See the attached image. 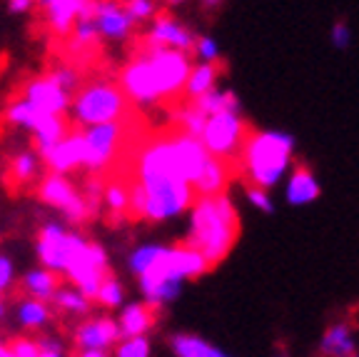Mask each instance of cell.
Wrapping results in <instances>:
<instances>
[{"label":"cell","instance_id":"obj_1","mask_svg":"<svg viewBox=\"0 0 359 357\" xmlns=\"http://www.w3.org/2000/svg\"><path fill=\"white\" fill-rule=\"evenodd\" d=\"M240 238V215L224 193L195 197L190 212V230L185 245L200 252L210 268L230 255Z\"/></svg>","mask_w":359,"mask_h":357},{"label":"cell","instance_id":"obj_2","mask_svg":"<svg viewBox=\"0 0 359 357\" xmlns=\"http://www.w3.org/2000/svg\"><path fill=\"white\" fill-rule=\"evenodd\" d=\"M208 270H210L208 260L197 250H192V247L160 245L155 257L150 260V265L137 275V280H140L142 295L147 297V302L160 307L165 302H172L180 295L185 280L202 278Z\"/></svg>","mask_w":359,"mask_h":357},{"label":"cell","instance_id":"obj_3","mask_svg":"<svg viewBox=\"0 0 359 357\" xmlns=\"http://www.w3.org/2000/svg\"><path fill=\"white\" fill-rule=\"evenodd\" d=\"M294 138L280 130H250L237 157V170L245 175L247 185L275 188L292 165Z\"/></svg>","mask_w":359,"mask_h":357},{"label":"cell","instance_id":"obj_4","mask_svg":"<svg viewBox=\"0 0 359 357\" xmlns=\"http://www.w3.org/2000/svg\"><path fill=\"white\" fill-rule=\"evenodd\" d=\"M128 98L120 90L118 83L107 78L90 80L80 85L70 98V112L73 123L78 128H90V125L118 123L128 115Z\"/></svg>","mask_w":359,"mask_h":357},{"label":"cell","instance_id":"obj_5","mask_svg":"<svg viewBox=\"0 0 359 357\" xmlns=\"http://www.w3.org/2000/svg\"><path fill=\"white\" fill-rule=\"evenodd\" d=\"M62 273L88 300H95L102 278L110 273L107 270V252L100 245H93L85 238H80L78 233H67V252Z\"/></svg>","mask_w":359,"mask_h":357},{"label":"cell","instance_id":"obj_6","mask_svg":"<svg viewBox=\"0 0 359 357\" xmlns=\"http://www.w3.org/2000/svg\"><path fill=\"white\" fill-rule=\"evenodd\" d=\"M247 135H250V128L242 120L240 110H219L215 115H208L200 140L212 157L235 165Z\"/></svg>","mask_w":359,"mask_h":357},{"label":"cell","instance_id":"obj_7","mask_svg":"<svg viewBox=\"0 0 359 357\" xmlns=\"http://www.w3.org/2000/svg\"><path fill=\"white\" fill-rule=\"evenodd\" d=\"M137 183L145 193V205H142L145 220L163 223V220L177 218L195 202V190L182 180H137Z\"/></svg>","mask_w":359,"mask_h":357},{"label":"cell","instance_id":"obj_8","mask_svg":"<svg viewBox=\"0 0 359 357\" xmlns=\"http://www.w3.org/2000/svg\"><path fill=\"white\" fill-rule=\"evenodd\" d=\"M120 90L125 93L130 103L135 105H157V103H163V88H160V80L155 75V67L152 63L147 60L145 51L140 48V53L128 63V65L120 70V78H118Z\"/></svg>","mask_w":359,"mask_h":357},{"label":"cell","instance_id":"obj_9","mask_svg":"<svg viewBox=\"0 0 359 357\" xmlns=\"http://www.w3.org/2000/svg\"><path fill=\"white\" fill-rule=\"evenodd\" d=\"M125 140V123H102V125H90L83 130V168L90 173H102V170L115 160L120 145Z\"/></svg>","mask_w":359,"mask_h":357},{"label":"cell","instance_id":"obj_10","mask_svg":"<svg viewBox=\"0 0 359 357\" xmlns=\"http://www.w3.org/2000/svg\"><path fill=\"white\" fill-rule=\"evenodd\" d=\"M38 183H40L38 195L43 197V202H48L50 207L60 210L70 223H85V220L93 215L85 195L65 178V175L50 173V175H45V178H40Z\"/></svg>","mask_w":359,"mask_h":357},{"label":"cell","instance_id":"obj_11","mask_svg":"<svg viewBox=\"0 0 359 357\" xmlns=\"http://www.w3.org/2000/svg\"><path fill=\"white\" fill-rule=\"evenodd\" d=\"M20 98L28 105H33L43 115H65L70 110V98L73 95L67 93L62 85H57V80L50 73L33 78L25 88H22Z\"/></svg>","mask_w":359,"mask_h":357},{"label":"cell","instance_id":"obj_12","mask_svg":"<svg viewBox=\"0 0 359 357\" xmlns=\"http://www.w3.org/2000/svg\"><path fill=\"white\" fill-rule=\"evenodd\" d=\"M90 11H93V20H95L100 40L123 43L133 35L135 25H137L125 11L123 0H93Z\"/></svg>","mask_w":359,"mask_h":357},{"label":"cell","instance_id":"obj_13","mask_svg":"<svg viewBox=\"0 0 359 357\" xmlns=\"http://www.w3.org/2000/svg\"><path fill=\"white\" fill-rule=\"evenodd\" d=\"M197 35L187 28L185 22L177 20L175 15H168V13H157L150 20V28L145 33V43L150 48H170V51H182L190 53L192 45H195Z\"/></svg>","mask_w":359,"mask_h":357},{"label":"cell","instance_id":"obj_14","mask_svg":"<svg viewBox=\"0 0 359 357\" xmlns=\"http://www.w3.org/2000/svg\"><path fill=\"white\" fill-rule=\"evenodd\" d=\"M83 128H70L60 143H55L50 150L45 152L43 160L50 168V173L67 175L73 173V170L83 168Z\"/></svg>","mask_w":359,"mask_h":357},{"label":"cell","instance_id":"obj_15","mask_svg":"<svg viewBox=\"0 0 359 357\" xmlns=\"http://www.w3.org/2000/svg\"><path fill=\"white\" fill-rule=\"evenodd\" d=\"M93 0H40L38 6L43 8L45 25L53 35L65 38L73 30L75 20L90 8Z\"/></svg>","mask_w":359,"mask_h":357},{"label":"cell","instance_id":"obj_16","mask_svg":"<svg viewBox=\"0 0 359 357\" xmlns=\"http://www.w3.org/2000/svg\"><path fill=\"white\" fill-rule=\"evenodd\" d=\"M120 337V327L112 318H95L75 330V345L80 350H107Z\"/></svg>","mask_w":359,"mask_h":357},{"label":"cell","instance_id":"obj_17","mask_svg":"<svg viewBox=\"0 0 359 357\" xmlns=\"http://www.w3.org/2000/svg\"><path fill=\"white\" fill-rule=\"evenodd\" d=\"M67 252V230L57 223L45 225L38 235V255L40 263L53 273H62Z\"/></svg>","mask_w":359,"mask_h":357},{"label":"cell","instance_id":"obj_18","mask_svg":"<svg viewBox=\"0 0 359 357\" xmlns=\"http://www.w3.org/2000/svg\"><path fill=\"white\" fill-rule=\"evenodd\" d=\"M230 178H232V165H230V162H224V160H219V157L210 155L208 165L202 168V173L197 175V180L192 183L195 197L219 195V193H224V188L230 185Z\"/></svg>","mask_w":359,"mask_h":357},{"label":"cell","instance_id":"obj_19","mask_svg":"<svg viewBox=\"0 0 359 357\" xmlns=\"http://www.w3.org/2000/svg\"><path fill=\"white\" fill-rule=\"evenodd\" d=\"M157 323V307L150 305V302H135V305H128L123 310L118 320L120 335L123 337H137L145 335L155 327Z\"/></svg>","mask_w":359,"mask_h":357},{"label":"cell","instance_id":"obj_20","mask_svg":"<svg viewBox=\"0 0 359 357\" xmlns=\"http://www.w3.org/2000/svg\"><path fill=\"white\" fill-rule=\"evenodd\" d=\"M322 193L320 183L314 178V173L307 165H294L290 180H287V202L290 205H309L312 200H317Z\"/></svg>","mask_w":359,"mask_h":357},{"label":"cell","instance_id":"obj_21","mask_svg":"<svg viewBox=\"0 0 359 357\" xmlns=\"http://www.w3.org/2000/svg\"><path fill=\"white\" fill-rule=\"evenodd\" d=\"M70 130V123L65 120V115H45L30 133H33L35 152L45 155L55 143H60L65 138V133Z\"/></svg>","mask_w":359,"mask_h":357},{"label":"cell","instance_id":"obj_22","mask_svg":"<svg viewBox=\"0 0 359 357\" xmlns=\"http://www.w3.org/2000/svg\"><path fill=\"white\" fill-rule=\"evenodd\" d=\"M354 350H357V340H354V332L347 323H334L322 335L320 352L325 357H347L354 355Z\"/></svg>","mask_w":359,"mask_h":357},{"label":"cell","instance_id":"obj_23","mask_svg":"<svg viewBox=\"0 0 359 357\" xmlns=\"http://www.w3.org/2000/svg\"><path fill=\"white\" fill-rule=\"evenodd\" d=\"M217 78H219V67L215 65V63H192L182 93H185L190 100H195L202 93L217 88Z\"/></svg>","mask_w":359,"mask_h":357},{"label":"cell","instance_id":"obj_24","mask_svg":"<svg viewBox=\"0 0 359 357\" xmlns=\"http://www.w3.org/2000/svg\"><path fill=\"white\" fill-rule=\"evenodd\" d=\"M170 347H172L175 357H232L227 352L217 350L215 345H210L208 340H202L197 335H187V332L170 337Z\"/></svg>","mask_w":359,"mask_h":357},{"label":"cell","instance_id":"obj_25","mask_svg":"<svg viewBox=\"0 0 359 357\" xmlns=\"http://www.w3.org/2000/svg\"><path fill=\"white\" fill-rule=\"evenodd\" d=\"M57 287H60V280H57V275L48 268L30 270V273L22 278V290L40 302H50V297L55 295Z\"/></svg>","mask_w":359,"mask_h":357},{"label":"cell","instance_id":"obj_26","mask_svg":"<svg viewBox=\"0 0 359 357\" xmlns=\"http://www.w3.org/2000/svg\"><path fill=\"white\" fill-rule=\"evenodd\" d=\"M192 105L202 112V115H215L219 110H242V103L232 90H219V88H212L208 93H202L200 98L192 100Z\"/></svg>","mask_w":359,"mask_h":357},{"label":"cell","instance_id":"obj_27","mask_svg":"<svg viewBox=\"0 0 359 357\" xmlns=\"http://www.w3.org/2000/svg\"><path fill=\"white\" fill-rule=\"evenodd\" d=\"M90 6H93V3H90ZM67 35H70V48H73L75 53H88L90 48L100 45V35H97L95 20H93V11H90V8L75 20L73 30Z\"/></svg>","mask_w":359,"mask_h":357},{"label":"cell","instance_id":"obj_28","mask_svg":"<svg viewBox=\"0 0 359 357\" xmlns=\"http://www.w3.org/2000/svg\"><path fill=\"white\" fill-rule=\"evenodd\" d=\"M11 180L18 185H30L35 180H40V155L30 150H20L18 155H13L11 165H8Z\"/></svg>","mask_w":359,"mask_h":357},{"label":"cell","instance_id":"obj_29","mask_svg":"<svg viewBox=\"0 0 359 357\" xmlns=\"http://www.w3.org/2000/svg\"><path fill=\"white\" fill-rule=\"evenodd\" d=\"M43 112H38L33 105H28V103L22 100V98H18V100H13L11 105H8L6 110V120L11 125H15V128H25V130H33L35 125L43 120Z\"/></svg>","mask_w":359,"mask_h":357},{"label":"cell","instance_id":"obj_30","mask_svg":"<svg viewBox=\"0 0 359 357\" xmlns=\"http://www.w3.org/2000/svg\"><path fill=\"white\" fill-rule=\"evenodd\" d=\"M50 302L62 310V313H70V315H85L90 307V300L83 295L80 290H70V287H57L55 295L50 297Z\"/></svg>","mask_w":359,"mask_h":357},{"label":"cell","instance_id":"obj_31","mask_svg":"<svg viewBox=\"0 0 359 357\" xmlns=\"http://www.w3.org/2000/svg\"><path fill=\"white\" fill-rule=\"evenodd\" d=\"M18 320L20 325L25 327H43L48 320H50V313H48V305L35 297H28V300H22L20 310H18Z\"/></svg>","mask_w":359,"mask_h":357},{"label":"cell","instance_id":"obj_32","mask_svg":"<svg viewBox=\"0 0 359 357\" xmlns=\"http://www.w3.org/2000/svg\"><path fill=\"white\" fill-rule=\"evenodd\" d=\"M102 200H105L107 210L112 212V218H128V185L125 183H110L102 190Z\"/></svg>","mask_w":359,"mask_h":357},{"label":"cell","instance_id":"obj_33","mask_svg":"<svg viewBox=\"0 0 359 357\" xmlns=\"http://www.w3.org/2000/svg\"><path fill=\"white\" fill-rule=\"evenodd\" d=\"M95 302H100L105 307H118L123 302V285L118 283V278H112L110 273L102 278L100 287L95 292Z\"/></svg>","mask_w":359,"mask_h":357},{"label":"cell","instance_id":"obj_34","mask_svg":"<svg viewBox=\"0 0 359 357\" xmlns=\"http://www.w3.org/2000/svg\"><path fill=\"white\" fill-rule=\"evenodd\" d=\"M205 120L208 117L202 115L200 110H197L195 105H185L182 110L177 112V125H180V130L182 133H187V135H195V138H200L202 135V128H205Z\"/></svg>","mask_w":359,"mask_h":357},{"label":"cell","instance_id":"obj_35","mask_svg":"<svg viewBox=\"0 0 359 357\" xmlns=\"http://www.w3.org/2000/svg\"><path fill=\"white\" fill-rule=\"evenodd\" d=\"M123 6L135 22H150L157 15L155 0H123Z\"/></svg>","mask_w":359,"mask_h":357},{"label":"cell","instance_id":"obj_36","mask_svg":"<svg viewBox=\"0 0 359 357\" xmlns=\"http://www.w3.org/2000/svg\"><path fill=\"white\" fill-rule=\"evenodd\" d=\"M115 357H150V340L145 335L125 337L123 345L115 347Z\"/></svg>","mask_w":359,"mask_h":357},{"label":"cell","instance_id":"obj_37","mask_svg":"<svg viewBox=\"0 0 359 357\" xmlns=\"http://www.w3.org/2000/svg\"><path fill=\"white\" fill-rule=\"evenodd\" d=\"M197 58V63H217L219 58V45L215 38H210V35H200V38H195V45H192V51Z\"/></svg>","mask_w":359,"mask_h":357},{"label":"cell","instance_id":"obj_38","mask_svg":"<svg viewBox=\"0 0 359 357\" xmlns=\"http://www.w3.org/2000/svg\"><path fill=\"white\" fill-rule=\"evenodd\" d=\"M245 195H247V200H250L255 207H257V210H262V212H275V202H272V197H269V190L257 188V185H247V188H245Z\"/></svg>","mask_w":359,"mask_h":357},{"label":"cell","instance_id":"obj_39","mask_svg":"<svg viewBox=\"0 0 359 357\" xmlns=\"http://www.w3.org/2000/svg\"><path fill=\"white\" fill-rule=\"evenodd\" d=\"M50 75L57 80V85H62V88H65L70 95L80 88V73L75 70V67H70V65L55 67V70H50Z\"/></svg>","mask_w":359,"mask_h":357},{"label":"cell","instance_id":"obj_40","mask_svg":"<svg viewBox=\"0 0 359 357\" xmlns=\"http://www.w3.org/2000/svg\"><path fill=\"white\" fill-rule=\"evenodd\" d=\"M330 40L337 51H347L349 45H352V28L344 20H337L330 28Z\"/></svg>","mask_w":359,"mask_h":357},{"label":"cell","instance_id":"obj_41","mask_svg":"<svg viewBox=\"0 0 359 357\" xmlns=\"http://www.w3.org/2000/svg\"><path fill=\"white\" fill-rule=\"evenodd\" d=\"M8 350H11L13 357H38L40 355L38 340H33V337H15Z\"/></svg>","mask_w":359,"mask_h":357},{"label":"cell","instance_id":"obj_42","mask_svg":"<svg viewBox=\"0 0 359 357\" xmlns=\"http://www.w3.org/2000/svg\"><path fill=\"white\" fill-rule=\"evenodd\" d=\"M13 285V265L8 257L0 255V318L6 315V305H3V295H6V290Z\"/></svg>","mask_w":359,"mask_h":357},{"label":"cell","instance_id":"obj_43","mask_svg":"<svg viewBox=\"0 0 359 357\" xmlns=\"http://www.w3.org/2000/svg\"><path fill=\"white\" fill-rule=\"evenodd\" d=\"M38 347H40L38 357H65L62 345L57 340H50V337H43V340H38Z\"/></svg>","mask_w":359,"mask_h":357},{"label":"cell","instance_id":"obj_44","mask_svg":"<svg viewBox=\"0 0 359 357\" xmlns=\"http://www.w3.org/2000/svg\"><path fill=\"white\" fill-rule=\"evenodd\" d=\"M35 6H38L35 0H8V8H11V13H15V15H25V13H30Z\"/></svg>","mask_w":359,"mask_h":357},{"label":"cell","instance_id":"obj_45","mask_svg":"<svg viewBox=\"0 0 359 357\" xmlns=\"http://www.w3.org/2000/svg\"><path fill=\"white\" fill-rule=\"evenodd\" d=\"M75 357H110L105 350H80Z\"/></svg>","mask_w":359,"mask_h":357},{"label":"cell","instance_id":"obj_46","mask_svg":"<svg viewBox=\"0 0 359 357\" xmlns=\"http://www.w3.org/2000/svg\"><path fill=\"white\" fill-rule=\"evenodd\" d=\"M200 3H202L205 8H217V6H222L224 0H200Z\"/></svg>","mask_w":359,"mask_h":357},{"label":"cell","instance_id":"obj_47","mask_svg":"<svg viewBox=\"0 0 359 357\" xmlns=\"http://www.w3.org/2000/svg\"><path fill=\"white\" fill-rule=\"evenodd\" d=\"M0 357H13V355H11V350H8V347L0 345Z\"/></svg>","mask_w":359,"mask_h":357},{"label":"cell","instance_id":"obj_48","mask_svg":"<svg viewBox=\"0 0 359 357\" xmlns=\"http://www.w3.org/2000/svg\"><path fill=\"white\" fill-rule=\"evenodd\" d=\"M168 3H172V6H177V3H185V0H168Z\"/></svg>","mask_w":359,"mask_h":357},{"label":"cell","instance_id":"obj_49","mask_svg":"<svg viewBox=\"0 0 359 357\" xmlns=\"http://www.w3.org/2000/svg\"><path fill=\"white\" fill-rule=\"evenodd\" d=\"M275 357H287V355H275Z\"/></svg>","mask_w":359,"mask_h":357},{"label":"cell","instance_id":"obj_50","mask_svg":"<svg viewBox=\"0 0 359 357\" xmlns=\"http://www.w3.org/2000/svg\"><path fill=\"white\" fill-rule=\"evenodd\" d=\"M347 357H357V355H347Z\"/></svg>","mask_w":359,"mask_h":357},{"label":"cell","instance_id":"obj_51","mask_svg":"<svg viewBox=\"0 0 359 357\" xmlns=\"http://www.w3.org/2000/svg\"><path fill=\"white\" fill-rule=\"evenodd\" d=\"M35 3H40V0H35Z\"/></svg>","mask_w":359,"mask_h":357},{"label":"cell","instance_id":"obj_52","mask_svg":"<svg viewBox=\"0 0 359 357\" xmlns=\"http://www.w3.org/2000/svg\"><path fill=\"white\" fill-rule=\"evenodd\" d=\"M357 357H359V355H357Z\"/></svg>","mask_w":359,"mask_h":357}]
</instances>
